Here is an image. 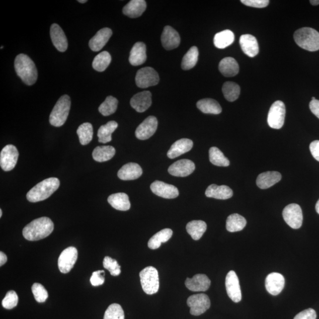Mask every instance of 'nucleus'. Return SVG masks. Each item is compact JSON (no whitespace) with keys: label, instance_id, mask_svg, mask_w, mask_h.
<instances>
[{"label":"nucleus","instance_id":"6e6d98bb","mask_svg":"<svg viewBox=\"0 0 319 319\" xmlns=\"http://www.w3.org/2000/svg\"><path fill=\"white\" fill-rule=\"evenodd\" d=\"M8 261V257H7L6 254L2 252H0V266H3Z\"/></svg>","mask_w":319,"mask_h":319},{"label":"nucleus","instance_id":"393cba45","mask_svg":"<svg viewBox=\"0 0 319 319\" xmlns=\"http://www.w3.org/2000/svg\"><path fill=\"white\" fill-rule=\"evenodd\" d=\"M193 142L188 138H182L173 144L168 152V157L171 159L179 157L191 150Z\"/></svg>","mask_w":319,"mask_h":319},{"label":"nucleus","instance_id":"680f3d73","mask_svg":"<svg viewBox=\"0 0 319 319\" xmlns=\"http://www.w3.org/2000/svg\"><path fill=\"white\" fill-rule=\"evenodd\" d=\"M316 100L315 99V97H312L311 100Z\"/></svg>","mask_w":319,"mask_h":319},{"label":"nucleus","instance_id":"a211bd4d","mask_svg":"<svg viewBox=\"0 0 319 319\" xmlns=\"http://www.w3.org/2000/svg\"><path fill=\"white\" fill-rule=\"evenodd\" d=\"M50 37L54 46L60 52H64L68 47L67 37L62 28L57 25L53 24L50 27Z\"/></svg>","mask_w":319,"mask_h":319},{"label":"nucleus","instance_id":"20e7f679","mask_svg":"<svg viewBox=\"0 0 319 319\" xmlns=\"http://www.w3.org/2000/svg\"><path fill=\"white\" fill-rule=\"evenodd\" d=\"M294 39L301 48L310 52L319 50V33L311 28H303L296 30Z\"/></svg>","mask_w":319,"mask_h":319},{"label":"nucleus","instance_id":"4c0bfd02","mask_svg":"<svg viewBox=\"0 0 319 319\" xmlns=\"http://www.w3.org/2000/svg\"><path fill=\"white\" fill-rule=\"evenodd\" d=\"M118 123L114 121L108 122L102 125L98 131V141L101 143H107L112 140V134L118 127Z\"/></svg>","mask_w":319,"mask_h":319},{"label":"nucleus","instance_id":"f257e3e1","mask_svg":"<svg viewBox=\"0 0 319 319\" xmlns=\"http://www.w3.org/2000/svg\"><path fill=\"white\" fill-rule=\"evenodd\" d=\"M54 224L47 217H42L33 220L23 230L25 238L30 242H35L45 238L52 233Z\"/></svg>","mask_w":319,"mask_h":319},{"label":"nucleus","instance_id":"4468645a","mask_svg":"<svg viewBox=\"0 0 319 319\" xmlns=\"http://www.w3.org/2000/svg\"><path fill=\"white\" fill-rule=\"evenodd\" d=\"M158 126L157 118L149 116L142 122L135 130V136L141 140H147L153 135Z\"/></svg>","mask_w":319,"mask_h":319},{"label":"nucleus","instance_id":"ddd939ff","mask_svg":"<svg viewBox=\"0 0 319 319\" xmlns=\"http://www.w3.org/2000/svg\"><path fill=\"white\" fill-rule=\"evenodd\" d=\"M225 286L229 297L235 303H239L242 300V290L239 278L235 271H230L227 274L225 279Z\"/></svg>","mask_w":319,"mask_h":319},{"label":"nucleus","instance_id":"2f4dec72","mask_svg":"<svg viewBox=\"0 0 319 319\" xmlns=\"http://www.w3.org/2000/svg\"><path fill=\"white\" fill-rule=\"evenodd\" d=\"M196 105L203 113L219 114L222 113V108L218 101L210 98L200 100L197 103Z\"/></svg>","mask_w":319,"mask_h":319},{"label":"nucleus","instance_id":"39448f33","mask_svg":"<svg viewBox=\"0 0 319 319\" xmlns=\"http://www.w3.org/2000/svg\"><path fill=\"white\" fill-rule=\"evenodd\" d=\"M70 105V98L68 96L64 95L61 97L50 115V124L56 127L62 126L68 117Z\"/></svg>","mask_w":319,"mask_h":319},{"label":"nucleus","instance_id":"de8ad7c7","mask_svg":"<svg viewBox=\"0 0 319 319\" xmlns=\"http://www.w3.org/2000/svg\"><path fill=\"white\" fill-rule=\"evenodd\" d=\"M32 290L34 297L38 303L45 302L48 297V293L41 284L34 283L32 287Z\"/></svg>","mask_w":319,"mask_h":319},{"label":"nucleus","instance_id":"49530a36","mask_svg":"<svg viewBox=\"0 0 319 319\" xmlns=\"http://www.w3.org/2000/svg\"><path fill=\"white\" fill-rule=\"evenodd\" d=\"M103 266L110 271L111 276H118L121 274V267L116 260L110 257H105L103 261Z\"/></svg>","mask_w":319,"mask_h":319},{"label":"nucleus","instance_id":"c85d7f7f","mask_svg":"<svg viewBox=\"0 0 319 319\" xmlns=\"http://www.w3.org/2000/svg\"><path fill=\"white\" fill-rule=\"evenodd\" d=\"M147 8L144 0H131L123 10L124 15L130 18H137L140 17Z\"/></svg>","mask_w":319,"mask_h":319},{"label":"nucleus","instance_id":"f3484780","mask_svg":"<svg viewBox=\"0 0 319 319\" xmlns=\"http://www.w3.org/2000/svg\"><path fill=\"white\" fill-rule=\"evenodd\" d=\"M161 40L163 46L169 50L177 48L181 43V37L179 34L170 26H166L164 28Z\"/></svg>","mask_w":319,"mask_h":319},{"label":"nucleus","instance_id":"9b49d317","mask_svg":"<svg viewBox=\"0 0 319 319\" xmlns=\"http://www.w3.org/2000/svg\"><path fill=\"white\" fill-rule=\"evenodd\" d=\"M187 304L191 308L190 313L193 315H201L210 307L209 298L205 294L192 295L188 298Z\"/></svg>","mask_w":319,"mask_h":319},{"label":"nucleus","instance_id":"6ab92c4d","mask_svg":"<svg viewBox=\"0 0 319 319\" xmlns=\"http://www.w3.org/2000/svg\"><path fill=\"white\" fill-rule=\"evenodd\" d=\"M284 285V277L280 273H272L268 275L266 277V290L273 296L279 294L283 290Z\"/></svg>","mask_w":319,"mask_h":319},{"label":"nucleus","instance_id":"8fccbe9b","mask_svg":"<svg viewBox=\"0 0 319 319\" xmlns=\"http://www.w3.org/2000/svg\"><path fill=\"white\" fill-rule=\"evenodd\" d=\"M90 281L91 284L95 287L103 285L105 281V271L104 270L95 271L92 275Z\"/></svg>","mask_w":319,"mask_h":319},{"label":"nucleus","instance_id":"13d9d810","mask_svg":"<svg viewBox=\"0 0 319 319\" xmlns=\"http://www.w3.org/2000/svg\"><path fill=\"white\" fill-rule=\"evenodd\" d=\"M315 210H316L317 213L319 214V199L316 203V205H315Z\"/></svg>","mask_w":319,"mask_h":319},{"label":"nucleus","instance_id":"052dcab7","mask_svg":"<svg viewBox=\"0 0 319 319\" xmlns=\"http://www.w3.org/2000/svg\"><path fill=\"white\" fill-rule=\"evenodd\" d=\"M3 215V211L2 209H0V218H2Z\"/></svg>","mask_w":319,"mask_h":319},{"label":"nucleus","instance_id":"4be33fe9","mask_svg":"<svg viewBox=\"0 0 319 319\" xmlns=\"http://www.w3.org/2000/svg\"><path fill=\"white\" fill-rule=\"evenodd\" d=\"M112 35H113V32L110 28H105L101 29L90 40L89 42L90 49L94 52H98L101 50L108 43Z\"/></svg>","mask_w":319,"mask_h":319},{"label":"nucleus","instance_id":"bb28decb","mask_svg":"<svg viewBox=\"0 0 319 319\" xmlns=\"http://www.w3.org/2000/svg\"><path fill=\"white\" fill-rule=\"evenodd\" d=\"M281 175L277 172H267L261 174L257 179V185L261 189L270 188L281 181Z\"/></svg>","mask_w":319,"mask_h":319},{"label":"nucleus","instance_id":"bf43d9fd","mask_svg":"<svg viewBox=\"0 0 319 319\" xmlns=\"http://www.w3.org/2000/svg\"><path fill=\"white\" fill-rule=\"evenodd\" d=\"M77 2L80 3H86L87 2V0H79V1Z\"/></svg>","mask_w":319,"mask_h":319},{"label":"nucleus","instance_id":"aec40b11","mask_svg":"<svg viewBox=\"0 0 319 319\" xmlns=\"http://www.w3.org/2000/svg\"><path fill=\"white\" fill-rule=\"evenodd\" d=\"M151 104V94L150 91H142L135 94L130 101L131 106L138 113H143L147 110Z\"/></svg>","mask_w":319,"mask_h":319},{"label":"nucleus","instance_id":"1a4fd4ad","mask_svg":"<svg viewBox=\"0 0 319 319\" xmlns=\"http://www.w3.org/2000/svg\"><path fill=\"white\" fill-rule=\"evenodd\" d=\"M19 155V151L15 145L9 144L5 146L0 153V166L3 171H12L16 166Z\"/></svg>","mask_w":319,"mask_h":319},{"label":"nucleus","instance_id":"5fc2aeb1","mask_svg":"<svg viewBox=\"0 0 319 319\" xmlns=\"http://www.w3.org/2000/svg\"><path fill=\"white\" fill-rule=\"evenodd\" d=\"M309 107L311 113L319 119V100H311Z\"/></svg>","mask_w":319,"mask_h":319},{"label":"nucleus","instance_id":"cd10ccee","mask_svg":"<svg viewBox=\"0 0 319 319\" xmlns=\"http://www.w3.org/2000/svg\"><path fill=\"white\" fill-rule=\"evenodd\" d=\"M147 59L146 46L144 43L137 42L134 44L131 50L129 62L132 66H139L143 64Z\"/></svg>","mask_w":319,"mask_h":319},{"label":"nucleus","instance_id":"2eb2a0df","mask_svg":"<svg viewBox=\"0 0 319 319\" xmlns=\"http://www.w3.org/2000/svg\"><path fill=\"white\" fill-rule=\"evenodd\" d=\"M195 169L194 163L188 159H183L170 166L168 172L170 174L176 177H186L192 174Z\"/></svg>","mask_w":319,"mask_h":319},{"label":"nucleus","instance_id":"864d4df0","mask_svg":"<svg viewBox=\"0 0 319 319\" xmlns=\"http://www.w3.org/2000/svg\"><path fill=\"white\" fill-rule=\"evenodd\" d=\"M310 150L313 157L319 162V140H315L311 142Z\"/></svg>","mask_w":319,"mask_h":319},{"label":"nucleus","instance_id":"a878e982","mask_svg":"<svg viewBox=\"0 0 319 319\" xmlns=\"http://www.w3.org/2000/svg\"><path fill=\"white\" fill-rule=\"evenodd\" d=\"M205 195L208 198L226 200L232 198L233 191L228 186L211 185L206 190Z\"/></svg>","mask_w":319,"mask_h":319},{"label":"nucleus","instance_id":"423d86ee","mask_svg":"<svg viewBox=\"0 0 319 319\" xmlns=\"http://www.w3.org/2000/svg\"><path fill=\"white\" fill-rule=\"evenodd\" d=\"M140 277L142 290L146 294L152 295L157 293L160 283L157 269L151 266L146 267L140 273Z\"/></svg>","mask_w":319,"mask_h":319},{"label":"nucleus","instance_id":"dca6fc26","mask_svg":"<svg viewBox=\"0 0 319 319\" xmlns=\"http://www.w3.org/2000/svg\"><path fill=\"white\" fill-rule=\"evenodd\" d=\"M150 189L155 195L166 199H174L179 195V190L175 186L161 181L152 183Z\"/></svg>","mask_w":319,"mask_h":319},{"label":"nucleus","instance_id":"3c124183","mask_svg":"<svg viewBox=\"0 0 319 319\" xmlns=\"http://www.w3.org/2000/svg\"><path fill=\"white\" fill-rule=\"evenodd\" d=\"M244 5L255 8H264L269 5V0H242Z\"/></svg>","mask_w":319,"mask_h":319},{"label":"nucleus","instance_id":"f704fd0d","mask_svg":"<svg viewBox=\"0 0 319 319\" xmlns=\"http://www.w3.org/2000/svg\"><path fill=\"white\" fill-rule=\"evenodd\" d=\"M235 40V35L229 30H223V31L216 33L213 43L217 48L223 49L232 45Z\"/></svg>","mask_w":319,"mask_h":319},{"label":"nucleus","instance_id":"f8f14e48","mask_svg":"<svg viewBox=\"0 0 319 319\" xmlns=\"http://www.w3.org/2000/svg\"><path fill=\"white\" fill-rule=\"evenodd\" d=\"M77 259L76 248L69 247L64 250L58 259V267L61 273L66 274L72 269Z\"/></svg>","mask_w":319,"mask_h":319},{"label":"nucleus","instance_id":"a18cd8bd","mask_svg":"<svg viewBox=\"0 0 319 319\" xmlns=\"http://www.w3.org/2000/svg\"><path fill=\"white\" fill-rule=\"evenodd\" d=\"M123 308L120 304H112L105 312L104 319H124Z\"/></svg>","mask_w":319,"mask_h":319},{"label":"nucleus","instance_id":"c03bdc74","mask_svg":"<svg viewBox=\"0 0 319 319\" xmlns=\"http://www.w3.org/2000/svg\"><path fill=\"white\" fill-rule=\"evenodd\" d=\"M118 101L116 98L108 96L103 103H102L98 108L100 113L104 116H109L113 114L117 110Z\"/></svg>","mask_w":319,"mask_h":319},{"label":"nucleus","instance_id":"58836bf2","mask_svg":"<svg viewBox=\"0 0 319 319\" xmlns=\"http://www.w3.org/2000/svg\"><path fill=\"white\" fill-rule=\"evenodd\" d=\"M199 51L198 47L193 46L183 57L182 62V68L188 70L193 68L198 62Z\"/></svg>","mask_w":319,"mask_h":319},{"label":"nucleus","instance_id":"79ce46f5","mask_svg":"<svg viewBox=\"0 0 319 319\" xmlns=\"http://www.w3.org/2000/svg\"><path fill=\"white\" fill-rule=\"evenodd\" d=\"M111 62L110 54L107 51H104L95 57L93 62V67L98 72H104L110 65Z\"/></svg>","mask_w":319,"mask_h":319},{"label":"nucleus","instance_id":"7ed1b4c3","mask_svg":"<svg viewBox=\"0 0 319 319\" xmlns=\"http://www.w3.org/2000/svg\"><path fill=\"white\" fill-rule=\"evenodd\" d=\"M60 181L56 178H47L40 182L30 190L27 199L30 202L43 201L53 194L59 188Z\"/></svg>","mask_w":319,"mask_h":319},{"label":"nucleus","instance_id":"a19ab883","mask_svg":"<svg viewBox=\"0 0 319 319\" xmlns=\"http://www.w3.org/2000/svg\"><path fill=\"white\" fill-rule=\"evenodd\" d=\"M81 144L86 145L90 143L93 138V127L90 123L81 124L77 130Z\"/></svg>","mask_w":319,"mask_h":319},{"label":"nucleus","instance_id":"7c9ffc66","mask_svg":"<svg viewBox=\"0 0 319 319\" xmlns=\"http://www.w3.org/2000/svg\"><path fill=\"white\" fill-rule=\"evenodd\" d=\"M219 70L223 76L232 77L238 73L240 67L235 59L233 57H227L220 61Z\"/></svg>","mask_w":319,"mask_h":319},{"label":"nucleus","instance_id":"e433bc0d","mask_svg":"<svg viewBox=\"0 0 319 319\" xmlns=\"http://www.w3.org/2000/svg\"><path fill=\"white\" fill-rule=\"evenodd\" d=\"M247 225V220L242 215L233 213L226 219V228L230 232L241 231Z\"/></svg>","mask_w":319,"mask_h":319},{"label":"nucleus","instance_id":"4d7b16f0","mask_svg":"<svg viewBox=\"0 0 319 319\" xmlns=\"http://www.w3.org/2000/svg\"><path fill=\"white\" fill-rule=\"evenodd\" d=\"M310 4L313 6H317L319 5V0H311Z\"/></svg>","mask_w":319,"mask_h":319},{"label":"nucleus","instance_id":"412c9836","mask_svg":"<svg viewBox=\"0 0 319 319\" xmlns=\"http://www.w3.org/2000/svg\"><path fill=\"white\" fill-rule=\"evenodd\" d=\"M211 281L205 274H196L192 278H188L186 287L192 291H206L209 289Z\"/></svg>","mask_w":319,"mask_h":319},{"label":"nucleus","instance_id":"c756f323","mask_svg":"<svg viewBox=\"0 0 319 319\" xmlns=\"http://www.w3.org/2000/svg\"><path fill=\"white\" fill-rule=\"evenodd\" d=\"M108 202L113 208L121 211H127L130 209L129 197L125 193H117L110 195L108 197Z\"/></svg>","mask_w":319,"mask_h":319},{"label":"nucleus","instance_id":"9d476101","mask_svg":"<svg viewBox=\"0 0 319 319\" xmlns=\"http://www.w3.org/2000/svg\"><path fill=\"white\" fill-rule=\"evenodd\" d=\"M159 79L158 74L153 68L145 67L138 70L135 83L139 88H147L157 85Z\"/></svg>","mask_w":319,"mask_h":319},{"label":"nucleus","instance_id":"ea45409f","mask_svg":"<svg viewBox=\"0 0 319 319\" xmlns=\"http://www.w3.org/2000/svg\"><path fill=\"white\" fill-rule=\"evenodd\" d=\"M209 161L213 165L220 167H227L229 166L230 162L218 148L212 147L210 148Z\"/></svg>","mask_w":319,"mask_h":319},{"label":"nucleus","instance_id":"b1692460","mask_svg":"<svg viewBox=\"0 0 319 319\" xmlns=\"http://www.w3.org/2000/svg\"><path fill=\"white\" fill-rule=\"evenodd\" d=\"M142 170L135 163H129L122 167L118 172V178L123 181H132L140 177Z\"/></svg>","mask_w":319,"mask_h":319},{"label":"nucleus","instance_id":"37998d69","mask_svg":"<svg viewBox=\"0 0 319 319\" xmlns=\"http://www.w3.org/2000/svg\"><path fill=\"white\" fill-rule=\"evenodd\" d=\"M222 93L227 101L233 102L239 98L241 88L238 85L235 83L226 82L222 87Z\"/></svg>","mask_w":319,"mask_h":319},{"label":"nucleus","instance_id":"f03ea898","mask_svg":"<svg viewBox=\"0 0 319 319\" xmlns=\"http://www.w3.org/2000/svg\"><path fill=\"white\" fill-rule=\"evenodd\" d=\"M15 68L17 74L27 86H32L36 83L38 73L35 63L28 55L20 54L17 56Z\"/></svg>","mask_w":319,"mask_h":319},{"label":"nucleus","instance_id":"5701e85b","mask_svg":"<svg viewBox=\"0 0 319 319\" xmlns=\"http://www.w3.org/2000/svg\"><path fill=\"white\" fill-rule=\"evenodd\" d=\"M241 47L247 56L255 57L259 53V46L256 37L251 35H243L240 39Z\"/></svg>","mask_w":319,"mask_h":319},{"label":"nucleus","instance_id":"603ef678","mask_svg":"<svg viewBox=\"0 0 319 319\" xmlns=\"http://www.w3.org/2000/svg\"><path fill=\"white\" fill-rule=\"evenodd\" d=\"M316 312L313 308H308L300 312L294 319H316Z\"/></svg>","mask_w":319,"mask_h":319},{"label":"nucleus","instance_id":"e2e57ef3","mask_svg":"<svg viewBox=\"0 0 319 319\" xmlns=\"http://www.w3.org/2000/svg\"><path fill=\"white\" fill-rule=\"evenodd\" d=\"M3 48H4V46H2L1 47V49H3Z\"/></svg>","mask_w":319,"mask_h":319},{"label":"nucleus","instance_id":"72a5a7b5","mask_svg":"<svg viewBox=\"0 0 319 319\" xmlns=\"http://www.w3.org/2000/svg\"><path fill=\"white\" fill-rule=\"evenodd\" d=\"M115 152V149L113 146H98L93 152V157L98 162H105L113 158Z\"/></svg>","mask_w":319,"mask_h":319},{"label":"nucleus","instance_id":"6e6552de","mask_svg":"<svg viewBox=\"0 0 319 319\" xmlns=\"http://www.w3.org/2000/svg\"><path fill=\"white\" fill-rule=\"evenodd\" d=\"M283 216L285 222L293 229H299L303 223V212L301 207L296 203L285 207Z\"/></svg>","mask_w":319,"mask_h":319},{"label":"nucleus","instance_id":"c9c22d12","mask_svg":"<svg viewBox=\"0 0 319 319\" xmlns=\"http://www.w3.org/2000/svg\"><path fill=\"white\" fill-rule=\"evenodd\" d=\"M207 229L206 223L203 220H192L186 225V230L192 239L198 241L201 238Z\"/></svg>","mask_w":319,"mask_h":319},{"label":"nucleus","instance_id":"0eeeda50","mask_svg":"<svg viewBox=\"0 0 319 319\" xmlns=\"http://www.w3.org/2000/svg\"><path fill=\"white\" fill-rule=\"evenodd\" d=\"M286 106L283 102L277 101L271 105L268 114V124L271 128L279 130L284 124Z\"/></svg>","mask_w":319,"mask_h":319},{"label":"nucleus","instance_id":"09e8293b","mask_svg":"<svg viewBox=\"0 0 319 319\" xmlns=\"http://www.w3.org/2000/svg\"><path fill=\"white\" fill-rule=\"evenodd\" d=\"M19 297L15 291H9L7 293L4 299L2 301L3 307L6 309H12L18 304Z\"/></svg>","mask_w":319,"mask_h":319},{"label":"nucleus","instance_id":"473e14b6","mask_svg":"<svg viewBox=\"0 0 319 319\" xmlns=\"http://www.w3.org/2000/svg\"><path fill=\"white\" fill-rule=\"evenodd\" d=\"M173 235L172 230L169 228L162 229L156 233L148 241V247L151 250L158 249L162 243L168 242Z\"/></svg>","mask_w":319,"mask_h":319}]
</instances>
